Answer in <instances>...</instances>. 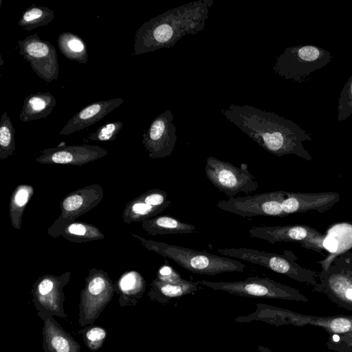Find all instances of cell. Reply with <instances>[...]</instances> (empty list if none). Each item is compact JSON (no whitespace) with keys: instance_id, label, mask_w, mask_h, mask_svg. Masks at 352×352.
Returning <instances> with one entry per match:
<instances>
[{"instance_id":"obj_33","label":"cell","mask_w":352,"mask_h":352,"mask_svg":"<svg viewBox=\"0 0 352 352\" xmlns=\"http://www.w3.org/2000/svg\"><path fill=\"white\" fill-rule=\"evenodd\" d=\"M122 126V121L111 122L102 125L94 133H90L87 139L92 141H113L116 138Z\"/></svg>"},{"instance_id":"obj_38","label":"cell","mask_w":352,"mask_h":352,"mask_svg":"<svg viewBox=\"0 0 352 352\" xmlns=\"http://www.w3.org/2000/svg\"><path fill=\"white\" fill-rule=\"evenodd\" d=\"M334 261L342 266L346 274L352 280V250L338 256Z\"/></svg>"},{"instance_id":"obj_9","label":"cell","mask_w":352,"mask_h":352,"mask_svg":"<svg viewBox=\"0 0 352 352\" xmlns=\"http://www.w3.org/2000/svg\"><path fill=\"white\" fill-rule=\"evenodd\" d=\"M114 291L108 274L96 268L89 270L80 294V324H91L111 300Z\"/></svg>"},{"instance_id":"obj_22","label":"cell","mask_w":352,"mask_h":352,"mask_svg":"<svg viewBox=\"0 0 352 352\" xmlns=\"http://www.w3.org/2000/svg\"><path fill=\"white\" fill-rule=\"evenodd\" d=\"M199 284L201 281L192 282L184 279L179 283H170L155 278L151 284L148 296L153 300L166 304L171 299L196 292Z\"/></svg>"},{"instance_id":"obj_15","label":"cell","mask_w":352,"mask_h":352,"mask_svg":"<svg viewBox=\"0 0 352 352\" xmlns=\"http://www.w3.org/2000/svg\"><path fill=\"white\" fill-rule=\"evenodd\" d=\"M142 144L153 159L170 156L177 141L174 116L170 110H166L151 122L143 133Z\"/></svg>"},{"instance_id":"obj_30","label":"cell","mask_w":352,"mask_h":352,"mask_svg":"<svg viewBox=\"0 0 352 352\" xmlns=\"http://www.w3.org/2000/svg\"><path fill=\"white\" fill-rule=\"evenodd\" d=\"M54 17V10L46 6L32 4L23 12L18 24L23 30L31 31L49 24Z\"/></svg>"},{"instance_id":"obj_2","label":"cell","mask_w":352,"mask_h":352,"mask_svg":"<svg viewBox=\"0 0 352 352\" xmlns=\"http://www.w3.org/2000/svg\"><path fill=\"white\" fill-rule=\"evenodd\" d=\"M213 0L177 6L144 23L135 34L134 54L173 47L186 35L197 34L206 25Z\"/></svg>"},{"instance_id":"obj_24","label":"cell","mask_w":352,"mask_h":352,"mask_svg":"<svg viewBox=\"0 0 352 352\" xmlns=\"http://www.w3.org/2000/svg\"><path fill=\"white\" fill-rule=\"evenodd\" d=\"M141 227L149 235L190 234L197 228L168 215L155 216L141 222Z\"/></svg>"},{"instance_id":"obj_5","label":"cell","mask_w":352,"mask_h":352,"mask_svg":"<svg viewBox=\"0 0 352 352\" xmlns=\"http://www.w3.org/2000/svg\"><path fill=\"white\" fill-rule=\"evenodd\" d=\"M218 252L223 256H231L261 265L296 281L313 287L318 283L319 273L298 265L296 263L297 256L290 250H285L283 254H278L262 250L239 248L219 249Z\"/></svg>"},{"instance_id":"obj_11","label":"cell","mask_w":352,"mask_h":352,"mask_svg":"<svg viewBox=\"0 0 352 352\" xmlns=\"http://www.w3.org/2000/svg\"><path fill=\"white\" fill-rule=\"evenodd\" d=\"M104 197L100 184H93L76 190L67 195L60 203V214L49 227L47 234L53 237L60 236L63 228L68 223L97 206Z\"/></svg>"},{"instance_id":"obj_19","label":"cell","mask_w":352,"mask_h":352,"mask_svg":"<svg viewBox=\"0 0 352 352\" xmlns=\"http://www.w3.org/2000/svg\"><path fill=\"white\" fill-rule=\"evenodd\" d=\"M123 102V98H118L91 103L77 112L63 126L59 134L69 135L87 128L98 122Z\"/></svg>"},{"instance_id":"obj_6","label":"cell","mask_w":352,"mask_h":352,"mask_svg":"<svg viewBox=\"0 0 352 352\" xmlns=\"http://www.w3.org/2000/svg\"><path fill=\"white\" fill-rule=\"evenodd\" d=\"M332 59L331 53L314 45H296L287 47L272 66L278 76L296 82H304L311 74L326 66Z\"/></svg>"},{"instance_id":"obj_40","label":"cell","mask_w":352,"mask_h":352,"mask_svg":"<svg viewBox=\"0 0 352 352\" xmlns=\"http://www.w3.org/2000/svg\"><path fill=\"white\" fill-rule=\"evenodd\" d=\"M274 352H276V351H274Z\"/></svg>"},{"instance_id":"obj_25","label":"cell","mask_w":352,"mask_h":352,"mask_svg":"<svg viewBox=\"0 0 352 352\" xmlns=\"http://www.w3.org/2000/svg\"><path fill=\"white\" fill-rule=\"evenodd\" d=\"M145 287V280L138 272H125L117 283L120 305H134L142 296Z\"/></svg>"},{"instance_id":"obj_35","label":"cell","mask_w":352,"mask_h":352,"mask_svg":"<svg viewBox=\"0 0 352 352\" xmlns=\"http://www.w3.org/2000/svg\"><path fill=\"white\" fill-rule=\"evenodd\" d=\"M145 203L153 206L168 208L171 201L168 198V193L158 188H153L138 196Z\"/></svg>"},{"instance_id":"obj_32","label":"cell","mask_w":352,"mask_h":352,"mask_svg":"<svg viewBox=\"0 0 352 352\" xmlns=\"http://www.w3.org/2000/svg\"><path fill=\"white\" fill-rule=\"evenodd\" d=\"M338 120L344 121L352 115V75L344 85L338 104Z\"/></svg>"},{"instance_id":"obj_14","label":"cell","mask_w":352,"mask_h":352,"mask_svg":"<svg viewBox=\"0 0 352 352\" xmlns=\"http://www.w3.org/2000/svg\"><path fill=\"white\" fill-rule=\"evenodd\" d=\"M71 272L60 276L45 274L35 282L33 289V302L38 313L65 318L63 308L64 295L63 288L69 282Z\"/></svg>"},{"instance_id":"obj_31","label":"cell","mask_w":352,"mask_h":352,"mask_svg":"<svg viewBox=\"0 0 352 352\" xmlns=\"http://www.w3.org/2000/svg\"><path fill=\"white\" fill-rule=\"evenodd\" d=\"M14 133L12 122L6 111L0 120V160L12 156L15 151Z\"/></svg>"},{"instance_id":"obj_37","label":"cell","mask_w":352,"mask_h":352,"mask_svg":"<svg viewBox=\"0 0 352 352\" xmlns=\"http://www.w3.org/2000/svg\"><path fill=\"white\" fill-rule=\"evenodd\" d=\"M156 279L170 283H179L184 280L168 263H165L160 267Z\"/></svg>"},{"instance_id":"obj_17","label":"cell","mask_w":352,"mask_h":352,"mask_svg":"<svg viewBox=\"0 0 352 352\" xmlns=\"http://www.w3.org/2000/svg\"><path fill=\"white\" fill-rule=\"evenodd\" d=\"M107 151L96 145H68L45 148L35 158L43 164L76 165L81 166L107 155Z\"/></svg>"},{"instance_id":"obj_16","label":"cell","mask_w":352,"mask_h":352,"mask_svg":"<svg viewBox=\"0 0 352 352\" xmlns=\"http://www.w3.org/2000/svg\"><path fill=\"white\" fill-rule=\"evenodd\" d=\"M313 291L324 295L332 302L352 312V280L336 261L319 272Z\"/></svg>"},{"instance_id":"obj_34","label":"cell","mask_w":352,"mask_h":352,"mask_svg":"<svg viewBox=\"0 0 352 352\" xmlns=\"http://www.w3.org/2000/svg\"><path fill=\"white\" fill-rule=\"evenodd\" d=\"M326 346L337 352H352V332L329 336Z\"/></svg>"},{"instance_id":"obj_1","label":"cell","mask_w":352,"mask_h":352,"mask_svg":"<svg viewBox=\"0 0 352 352\" xmlns=\"http://www.w3.org/2000/svg\"><path fill=\"white\" fill-rule=\"evenodd\" d=\"M221 113L267 151L278 157L295 155L313 160L303 146L312 140L311 135L293 121L248 104H231Z\"/></svg>"},{"instance_id":"obj_8","label":"cell","mask_w":352,"mask_h":352,"mask_svg":"<svg viewBox=\"0 0 352 352\" xmlns=\"http://www.w3.org/2000/svg\"><path fill=\"white\" fill-rule=\"evenodd\" d=\"M205 172L212 184L230 198L240 192L248 194L254 192L258 186L246 164L237 167L210 156L206 160Z\"/></svg>"},{"instance_id":"obj_26","label":"cell","mask_w":352,"mask_h":352,"mask_svg":"<svg viewBox=\"0 0 352 352\" xmlns=\"http://www.w3.org/2000/svg\"><path fill=\"white\" fill-rule=\"evenodd\" d=\"M34 195V188L29 184L17 186L10 196L9 214L11 226L21 230L25 208Z\"/></svg>"},{"instance_id":"obj_13","label":"cell","mask_w":352,"mask_h":352,"mask_svg":"<svg viewBox=\"0 0 352 352\" xmlns=\"http://www.w3.org/2000/svg\"><path fill=\"white\" fill-rule=\"evenodd\" d=\"M20 55L30 63L36 74L47 83L57 80L59 65L54 45L37 34L18 41Z\"/></svg>"},{"instance_id":"obj_29","label":"cell","mask_w":352,"mask_h":352,"mask_svg":"<svg viewBox=\"0 0 352 352\" xmlns=\"http://www.w3.org/2000/svg\"><path fill=\"white\" fill-rule=\"evenodd\" d=\"M166 208L145 203L138 196L129 201L122 212V220L127 224L142 222L161 213Z\"/></svg>"},{"instance_id":"obj_18","label":"cell","mask_w":352,"mask_h":352,"mask_svg":"<svg viewBox=\"0 0 352 352\" xmlns=\"http://www.w3.org/2000/svg\"><path fill=\"white\" fill-rule=\"evenodd\" d=\"M340 199V195L332 191L308 193L287 192L282 208L286 216L311 211L322 213L331 209Z\"/></svg>"},{"instance_id":"obj_3","label":"cell","mask_w":352,"mask_h":352,"mask_svg":"<svg viewBox=\"0 0 352 352\" xmlns=\"http://www.w3.org/2000/svg\"><path fill=\"white\" fill-rule=\"evenodd\" d=\"M147 250L173 260L190 272L214 276L224 272H243L245 265L223 256L146 239L132 234Z\"/></svg>"},{"instance_id":"obj_10","label":"cell","mask_w":352,"mask_h":352,"mask_svg":"<svg viewBox=\"0 0 352 352\" xmlns=\"http://www.w3.org/2000/svg\"><path fill=\"white\" fill-rule=\"evenodd\" d=\"M287 191H271L245 197H230L219 201L217 207L243 217L257 216L286 217L282 203Z\"/></svg>"},{"instance_id":"obj_20","label":"cell","mask_w":352,"mask_h":352,"mask_svg":"<svg viewBox=\"0 0 352 352\" xmlns=\"http://www.w3.org/2000/svg\"><path fill=\"white\" fill-rule=\"evenodd\" d=\"M43 319V346L45 352H79L80 346L65 331L52 316L38 313Z\"/></svg>"},{"instance_id":"obj_27","label":"cell","mask_w":352,"mask_h":352,"mask_svg":"<svg viewBox=\"0 0 352 352\" xmlns=\"http://www.w3.org/2000/svg\"><path fill=\"white\" fill-rule=\"evenodd\" d=\"M60 52L67 59L85 64L88 61L87 46L82 39L72 32H63L57 38Z\"/></svg>"},{"instance_id":"obj_7","label":"cell","mask_w":352,"mask_h":352,"mask_svg":"<svg viewBox=\"0 0 352 352\" xmlns=\"http://www.w3.org/2000/svg\"><path fill=\"white\" fill-rule=\"evenodd\" d=\"M201 284L216 291L247 298L281 299L307 302L309 299L298 289L270 278L249 277L234 282L201 280Z\"/></svg>"},{"instance_id":"obj_4","label":"cell","mask_w":352,"mask_h":352,"mask_svg":"<svg viewBox=\"0 0 352 352\" xmlns=\"http://www.w3.org/2000/svg\"><path fill=\"white\" fill-rule=\"evenodd\" d=\"M256 310L234 319L236 322L261 321L274 326H314L324 329L329 335L352 332V316H317L300 314L263 303L256 305Z\"/></svg>"},{"instance_id":"obj_39","label":"cell","mask_w":352,"mask_h":352,"mask_svg":"<svg viewBox=\"0 0 352 352\" xmlns=\"http://www.w3.org/2000/svg\"><path fill=\"white\" fill-rule=\"evenodd\" d=\"M258 352H274V351L270 349L269 348L264 346H258L257 347Z\"/></svg>"},{"instance_id":"obj_12","label":"cell","mask_w":352,"mask_h":352,"mask_svg":"<svg viewBox=\"0 0 352 352\" xmlns=\"http://www.w3.org/2000/svg\"><path fill=\"white\" fill-rule=\"evenodd\" d=\"M250 236L276 242H298L302 248L321 252L324 248L325 235L307 225L256 226L249 230Z\"/></svg>"},{"instance_id":"obj_23","label":"cell","mask_w":352,"mask_h":352,"mask_svg":"<svg viewBox=\"0 0 352 352\" xmlns=\"http://www.w3.org/2000/svg\"><path fill=\"white\" fill-rule=\"evenodd\" d=\"M56 103L55 97L49 91L30 94L24 99L19 119L26 122L46 118Z\"/></svg>"},{"instance_id":"obj_28","label":"cell","mask_w":352,"mask_h":352,"mask_svg":"<svg viewBox=\"0 0 352 352\" xmlns=\"http://www.w3.org/2000/svg\"><path fill=\"white\" fill-rule=\"evenodd\" d=\"M60 236L73 243H85L104 238V234L98 227L81 221L67 224L61 230Z\"/></svg>"},{"instance_id":"obj_21","label":"cell","mask_w":352,"mask_h":352,"mask_svg":"<svg viewBox=\"0 0 352 352\" xmlns=\"http://www.w3.org/2000/svg\"><path fill=\"white\" fill-rule=\"evenodd\" d=\"M324 241H331L335 245L331 248L333 252L323 260L318 261L322 270H327L336 257L352 250V224L342 223L333 225L329 228Z\"/></svg>"},{"instance_id":"obj_36","label":"cell","mask_w":352,"mask_h":352,"mask_svg":"<svg viewBox=\"0 0 352 352\" xmlns=\"http://www.w3.org/2000/svg\"><path fill=\"white\" fill-rule=\"evenodd\" d=\"M106 331L100 327H91L84 332V339L87 346L91 351H96L101 347L106 338Z\"/></svg>"}]
</instances>
